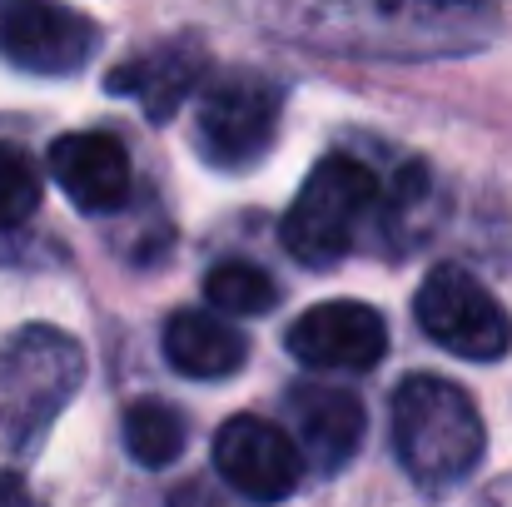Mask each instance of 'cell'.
I'll return each instance as SVG.
<instances>
[{
  "label": "cell",
  "instance_id": "1",
  "mask_svg": "<svg viewBox=\"0 0 512 507\" xmlns=\"http://www.w3.org/2000/svg\"><path fill=\"white\" fill-rule=\"evenodd\" d=\"M85 378L80 343L50 324H30L0 343V498L40 453L50 423Z\"/></svg>",
  "mask_w": 512,
  "mask_h": 507
},
{
  "label": "cell",
  "instance_id": "2",
  "mask_svg": "<svg viewBox=\"0 0 512 507\" xmlns=\"http://www.w3.org/2000/svg\"><path fill=\"white\" fill-rule=\"evenodd\" d=\"M488 448L478 403L438 373H413L393 388V453L423 493L458 488Z\"/></svg>",
  "mask_w": 512,
  "mask_h": 507
},
{
  "label": "cell",
  "instance_id": "3",
  "mask_svg": "<svg viewBox=\"0 0 512 507\" xmlns=\"http://www.w3.org/2000/svg\"><path fill=\"white\" fill-rule=\"evenodd\" d=\"M378 204H383V189L373 169L353 155H329L314 165L299 199L284 214V249L309 269H334L358 244Z\"/></svg>",
  "mask_w": 512,
  "mask_h": 507
},
{
  "label": "cell",
  "instance_id": "4",
  "mask_svg": "<svg viewBox=\"0 0 512 507\" xmlns=\"http://www.w3.org/2000/svg\"><path fill=\"white\" fill-rule=\"evenodd\" d=\"M279 115H284V90L269 75H254V70L219 75L199 95V110H194L199 155L214 169L259 165L279 140Z\"/></svg>",
  "mask_w": 512,
  "mask_h": 507
},
{
  "label": "cell",
  "instance_id": "5",
  "mask_svg": "<svg viewBox=\"0 0 512 507\" xmlns=\"http://www.w3.org/2000/svg\"><path fill=\"white\" fill-rule=\"evenodd\" d=\"M413 314L423 334L458 358L493 363L512 348V319L503 314V304L458 264L428 269V279L418 284Z\"/></svg>",
  "mask_w": 512,
  "mask_h": 507
},
{
  "label": "cell",
  "instance_id": "6",
  "mask_svg": "<svg viewBox=\"0 0 512 507\" xmlns=\"http://www.w3.org/2000/svg\"><path fill=\"white\" fill-rule=\"evenodd\" d=\"M100 50V25L65 0H0V60L30 75H75Z\"/></svg>",
  "mask_w": 512,
  "mask_h": 507
},
{
  "label": "cell",
  "instance_id": "7",
  "mask_svg": "<svg viewBox=\"0 0 512 507\" xmlns=\"http://www.w3.org/2000/svg\"><path fill=\"white\" fill-rule=\"evenodd\" d=\"M214 468L234 493H244L254 503H279L304 478L299 443L284 428H274L269 418H249V413L229 418L214 433Z\"/></svg>",
  "mask_w": 512,
  "mask_h": 507
},
{
  "label": "cell",
  "instance_id": "8",
  "mask_svg": "<svg viewBox=\"0 0 512 507\" xmlns=\"http://www.w3.org/2000/svg\"><path fill=\"white\" fill-rule=\"evenodd\" d=\"M289 353L304 363V368H319V373H363L383 358L388 348V324L373 304H358V299H329V304H314L304 309L294 324H289Z\"/></svg>",
  "mask_w": 512,
  "mask_h": 507
},
{
  "label": "cell",
  "instance_id": "9",
  "mask_svg": "<svg viewBox=\"0 0 512 507\" xmlns=\"http://www.w3.org/2000/svg\"><path fill=\"white\" fill-rule=\"evenodd\" d=\"M50 179L70 194L75 209H85V214H115V209L130 204L135 165H130V150L115 135L80 130V135H60L50 145Z\"/></svg>",
  "mask_w": 512,
  "mask_h": 507
},
{
  "label": "cell",
  "instance_id": "10",
  "mask_svg": "<svg viewBox=\"0 0 512 507\" xmlns=\"http://www.w3.org/2000/svg\"><path fill=\"white\" fill-rule=\"evenodd\" d=\"M209 75V50L199 35H174V40H160L140 55H130L110 80L105 90L110 95H130L155 125H165L174 110L199 90V80Z\"/></svg>",
  "mask_w": 512,
  "mask_h": 507
},
{
  "label": "cell",
  "instance_id": "11",
  "mask_svg": "<svg viewBox=\"0 0 512 507\" xmlns=\"http://www.w3.org/2000/svg\"><path fill=\"white\" fill-rule=\"evenodd\" d=\"M289 423L299 433V448L314 458V468L339 473L343 463L358 453L363 443V403L348 388H329V383H294L289 388Z\"/></svg>",
  "mask_w": 512,
  "mask_h": 507
},
{
  "label": "cell",
  "instance_id": "12",
  "mask_svg": "<svg viewBox=\"0 0 512 507\" xmlns=\"http://www.w3.org/2000/svg\"><path fill=\"white\" fill-rule=\"evenodd\" d=\"M165 358H170L174 373L184 378H229L244 368L249 358V338L229 324V314H219L214 304L209 309H179L170 324H165Z\"/></svg>",
  "mask_w": 512,
  "mask_h": 507
},
{
  "label": "cell",
  "instance_id": "13",
  "mask_svg": "<svg viewBox=\"0 0 512 507\" xmlns=\"http://www.w3.org/2000/svg\"><path fill=\"white\" fill-rule=\"evenodd\" d=\"M184 443H189V423H184L179 408L160 403V398L130 403V413H125V448H130V458L140 468H170V463H179Z\"/></svg>",
  "mask_w": 512,
  "mask_h": 507
},
{
  "label": "cell",
  "instance_id": "14",
  "mask_svg": "<svg viewBox=\"0 0 512 507\" xmlns=\"http://www.w3.org/2000/svg\"><path fill=\"white\" fill-rule=\"evenodd\" d=\"M204 299L229 314V319H264L274 304H279V284L259 269V264H244V259H224L204 274Z\"/></svg>",
  "mask_w": 512,
  "mask_h": 507
},
{
  "label": "cell",
  "instance_id": "15",
  "mask_svg": "<svg viewBox=\"0 0 512 507\" xmlns=\"http://www.w3.org/2000/svg\"><path fill=\"white\" fill-rule=\"evenodd\" d=\"M35 209H40V174L20 150L0 145V234L20 229Z\"/></svg>",
  "mask_w": 512,
  "mask_h": 507
}]
</instances>
